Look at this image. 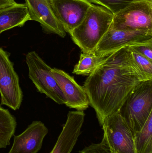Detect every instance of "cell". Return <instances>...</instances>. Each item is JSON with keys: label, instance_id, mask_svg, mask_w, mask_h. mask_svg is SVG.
<instances>
[{"label": "cell", "instance_id": "8fae6325", "mask_svg": "<svg viewBox=\"0 0 152 153\" xmlns=\"http://www.w3.org/2000/svg\"><path fill=\"white\" fill-rule=\"evenodd\" d=\"M25 1L31 20L39 22L45 33L56 34L62 38L66 36V31L53 11L51 0Z\"/></svg>", "mask_w": 152, "mask_h": 153}, {"label": "cell", "instance_id": "9c48e42d", "mask_svg": "<svg viewBox=\"0 0 152 153\" xmlns=\"http://www.w3.org/2000/svg\"><path fill=\"white\" fill-rule=\"evenodd\" d=\"M54 15L70 34L82 22L93 4L88 0H51Z\"/></svg>", "mask_w": 152, "mask_h": 153}, {"label": "cell", "instance_id": "cb8c5ba5", "mask_svg": "<svg viewBox=\"0 0 152 153\" xmlns=\"http://www.w3.org/2000/svg\"><path fill=\"white\" fill-rule=\"evenodd\" d=\"M1 33H0V35H1Z\"/></svg>", "mask_w": 152, "mask_h": 153}, {"label": "cell", "instance_id": "52a82bcc", "mask_svg": "<svg viewBox=\"0 0 152 153\" xmlns=\"http://www.w3.org/2000/svg\"><path fill=\"white\" fill-rule=\"evenodd\" d=\"M10 54L0 48V94L1 105L14 111L20 108L23 93L19 79L10 59Z\"/></svg>", "mask_w": 152, "mask_h": 153}, {"label": "cell", "instance_id": "7a4b0ae2", "mask_svg": "<svg viewBox=\"0 0 152 153\" xmlns=\"http://www.w3.org/2000/svg\"><path fill=\"white\" fill-rule=\"evenodd\" d=\"M114 14L104 7L92 4L82 22L70 35L82 53H95L111 25Z\"/></svg>", "mask_w": 152, "mask_h": 153}, {"label": "cell", "instance_id": "8992f818", "mask_svg": "<svg viewBox=\"0 0 152 153\" xmlns=\"http://www.w3.org/2000/svg\"><path fill=\"white\" fill-rule=\"evenodd\" d=\"M103 140L111 153H135L134 133L118 111L105 118Z\"/></svg>", "mask_w": 152, "mask_h": 153}, {"label": "cell", "instance_id": "6da1fadb", "mask_svg": "<svg viewBox=\"0 0 152 153\" xmlns=\"http://www.w3.org/2000/svg\"><path fill=\"white\" fill-rule=\"evenodd\" d=\"M147 81L134 63L127 47L115 51L86 79L83 88L101 126L118 111L132 90Z\"/></svg>", "mask_w": 152, "mask_h": 153}, {"label": "cell", "instance_id": "d6986e66", "mask_svg": "<svg viewBox=\"0 0 152 153\" xmlns=\"http://www.w3.org/2000/svg\"><path fill=\"white\" fill-rule=\"evenodd\" d=\"M93 4L104 7L113 14L134 2L142 0H88Z\"/></svg>", "mask_w": 152, "mask_h": 153}, {"label": "cell", "instance_id": "7c38bea8", "mask_svg": "<svg viewBox=\"0 0 152 153\" xmlns=\"http://www.w3.org/2000/svg\"><path fill=\"white\" fill-rule=\"evenodd\" d=\"M48 129L40 121H34L18 135L14 136L13 144L8 153H37Z\"/></svg>", "mask_w": 152, "mask_h": 153}, {"label": "cell", "instance_id": "4fadbf2b", "mask_svg": "<svg viewBox=\"0 0 152 153\" xmlns=\"http://www.w3.org/2000/svg\"><path fill=\"white\" fill-rule=\"evenodd\" d=\"M84 118V111H76L68 112L66 123L50 153L71 152L81 134Z\"/></svg>", "mask_w": 152, "mask_h": 153}, {"label": "cell", "instance_id": "3957f363", "mask_svg": "<svg viewBox=\"0 0 152 153\" xmlns=\"http://www.w3.org/2000/svg\"><path fill=\"white\" fill-rule=\"evenodd\" d=\"M118 111L134 134L140 131L152 112V79L136 85Z\"/></svg>", "mask_w": 152, "mask_h": 153}, {"label": "cell", "instance_id": "2e32d148", "mask_svg": "<svg viewBox=\"0 0 152 153\" xmlns=\"http://www.w3.org/2000/svg\"><path fill=\"white\" fill-rule=\"evenodd\" d=\"M135 153H152V112L140 131L134 134Z\"/></svg>", "mask_w": 152, "mask_h": 153}, {"label": "cell", "instance_id": "9a60e30c", "mask_svg": "<svg viewBox=\"0 0 152 153\" xmlns=\"http://www.w3.org/2000/svg\"><path fill=\"white\" fill-rule=\"evenodd\" d=\"M15 117L9 110L0 104V149L5 148L10 145V141L14 135L17 127Z\"/></svg>", "mask_w": 152, "mask_h": 153}, {"label": "cell", "instance_id": "e0dca14e", "mask_svg": "<svg viewBox=\"0 0 152 153\" xmlns=\"http://www.w3.org/2000/svg\"><path fill=\"white\" fill-rule=\"evenodd\" d=\"M107 56L96 55L95 53H82L78 64L75 65L73 73L77 75L89 76Z\"/></svg>", "mask_w": 152, "mask_h": 153}, {"label": "cell", "instance_id": "30bf717a", "mask_svg": "<svg viewBox=\"0 0 152 153\" xmlns=\"http://www.w3.org/2000/svg\"><path fill=\"white\" fill-rule=\"evenodd\" d=\"M51 72L65 97L66 106L80 111H84L89 107L90 103L85 91L74 77L56 68L52 69Z\"/></svg>", "mask_w": 152, "mask_h": 153}, {"label": "cell", "instance_id": "5bb4252c", "mask_svg": "<svg viewBox=\"0 0 152 153\" xmlns=\"http://www.w3.org/2000/svg\"><path fill=\"white\" fill-rule=\"evenodd\" d=\"M31 20L25 3H17L0 11V33L15 27H23Z\"/></svg>", "mask_w": 152, "mask_h": 153}, {"label": "cell", "instance_id": "603a6c76", "mask_svg": "<svg viewBox=\"0 0 152 153\" xmlns=\"http://www.w3.org/2000/svg\"><path fill=\"white\" fill-rule=\"evenodd\" d=\"M4 8H6V7H0V11L1 10H2L3 9H4Z\"/></svg>", "mask_w": 152, "mask_h": 153}, {"label": "cell", "instance_id": "ffe728a7", "mask_svg": "<svg viewBox=\"0 0 152 153\" xmlns=\"http://www.w3.org/2000/svg\"><path fill=\"white\" fill-rule=\"evenodd\" d=\"M79 153H111L105 142L102 140L101 143H93L85 147Z\"/></svg>", "mask_w": 152, "mask_h": 153}, {"label": "cell", "instance_id": "277c9868", "mask_svg": "<svg viewBox=\"0 0 152 153\" xmlns=\"http://www.w3.org/2000/svg\"><path fill=\"white\" fill-rule=\"evenodd\" d=\"M29 76L40 93L59 104H65V97L51 72V69L35 51L26 56Z\"/></svg>", "mask_w": 152, "mask_h": 153}, {"label": "cell", "instance_id": "44dd1931", "mask_svg": "<svg viewBox=\"0 0 152 153\" xmlns=\"http://www.w3.org/2000/svg\"><path fill=\"white\" fill-rule=\"evenodd\" d=\"M129 47L152 61V42L137 44Z\"/></svg>", "mask_w": 152, "mask_h": 153}, {"label": "cell", "instance_id": "ba28073f", "mask_svg": "<svg viewBox=\"0 0 152 153\" xmlns=\"http://www.w3.org/2000/svg\"><path fill=\"white\" fill-rule=\"evenodd\" d=\"M152 42V31L109 29L95 50L97 55L108 56L126 46Z\"/></svg>", "mask_w": 152, "mask_h": 153}, {"label": "cell", "instance_id": "7402d4cb", "mask_svg": "<svg viewBox=\"0 0 152 153\" xmlns=\"http://www.w3.org/2000/svg\"><path fill=\"white\" fill-rule=\"evenodd\" d=\"M17 3L15 0H0V7H7Z\"/></svg>", "mask_w": 152, "mask_h": 153}, {"label": "cell", "instance_id": "ac0fdd59", "mask_svg": "<svg viewBox=\"0 0 152 153\" xmlns=\"http://www.w3.org/2000/svg\"><path fill=\"white\" fill-rule=\"evenodd\" d=\"M127 47L130 52L133 62L142 73L145 80L152 79V61L140 54L130 47Z\"/></svg>", "mask_w": 152, "mask_h": 153}, {"label": "cell", "instance_id": "5b68a950", "mask_svg": "<svg viewBox=\"0 0 152 153\" xmlns=\"http://www.w3.org/2000/svg\"><path fill=\"white\" fill-rule=\"evenodd\" d=\"M110 28L152 31V0L134 2L116 13Z\"/></svg>", "mask_w": 152, "mask_h": 153}]
</instances>
